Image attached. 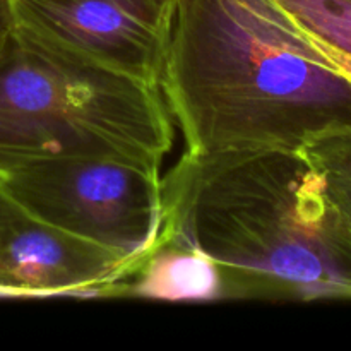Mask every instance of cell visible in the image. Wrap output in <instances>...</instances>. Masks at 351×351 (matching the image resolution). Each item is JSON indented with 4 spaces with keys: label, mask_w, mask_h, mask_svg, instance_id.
Listing matches in <instances>:
<instances>
[{
    "label": "cell",
    "mask_w": 351,
    "mask_h": 351,
    "mask_svg": "<svg viewBox=\"0 0 351 351\" xmlns=\"http://www.w3.org/2000/svg\"><path fill=\"white\" fill-rule=\"evenodd\" d=\"M160 91L185 153H298L351 129V82L278 0H173Z\"/></svg>",
    "instance_id": "1"
},
{
    "label": "cell",
    "mask_w": 351,
    "mask_h": 351,
    "mask_svg": "<svg viewBox=\"0 0 351 351\" xmlns=\"http://www.w3.org/2000/svg\"><path fill=\"white\" fill-rule=\"evenodd\" d=\"M161 194L160 245L211 259L223 298L351 300V240L300 153H184Z\"/></svg>",
    "instance_id": "2"
},
{
    "label": "cell",
    "mask_w": 351,
    "mask_h": 351,
    "mask_svg": "<svg viewBox=\"0 0 351 351\" xmlns=\"http://www.w3.org/2000/svg\"><path fill=\"white\" fill-rule=\"evenodd\" d=\"M173 122L161 91L96 67L14 26L0 55V175L58 156L161 170Z\"/></svg>",
    "instance_id": "3"
},
{
    "label": "cell",
    "mask_w": 351,
    "mask_h": 351,
    "mask_svg": "<svg viewBox=\"0 0 351 351\" xmlns=\"http://www.w3.org/2000/svg\"><path fill=\"white\" fill-rule=\"evenodd\" d=\"M38 218L143 264L161 243V170L115 158L58 156L0 175Z\"/></svg>",
    "instance_id": "4"
},
{
    "label": "cell",
    "mask_w": 351,
    "mask_h": 351,
    "mask_svg": "<svg viewBox=\"0 0 351 351\" xmlns=\"http://www.w3.org/2000/svg\"><path fill=\"white\" fill-rule=\"evenodd\" d=\"M16 26L82 62L160 89L173 0H12Z\"/></svg>",
    "instance_id": "5"
},
{
    "label": "cell",
    "mask_w": 351,
    "mask_h": 351,
    "mask_svg": "<svg viewBox=\"0 0 351 351\" xmlns=\"http://www.w3.org/2000/svg\"><path fill=\"white\" fill-rule=\"evenodd\" d=\"M141 266L38 218L0 184V297H119Z\"/></svg>",
    "instance_id": "6"
},
{
    "label": "cell",
    "mask_w": 351,
    "mask_h": 351,
    "mask_svg": "<svg viewBox=\"0 0 351 351\" xmlns=\"http://www.w3.org/2000/svg\"><path fill=\"white\" fill-rule=\"evenodd\" d=\"M119 297L168 302H209L223 298L219 267L195 250L160 245L137 269L122 281Z\"/></svg>",
    "instance_id": "7"
},
{
    "label": "cell",
    "mask_w": 351,
    "mask_h": 351,
    "mask_svg": "<svg viewBox=\"0 0 351 351\" xmlns=\"http://www.w3.org/2000/svg\"><path fill=\"white\" fill-rule=\"evenodd\" d=\"M298 153L319 173L326 199L351 240V129L311 137Z\"/></svg>",
    "instance_id": "8"
},
{
    "label": "cell",
    "mask_w": 351,
    "mask_h": 351,
    "mask_svg": "<svg viewBox=\"0 0 351 351\" xmlns=\"http://www.w3.org/2000/svg\"><path fill=\"white\" fill-rule=\"evenodd\" d=\"M300 26L351 53V0H278Z\"/></svg>",
    "instance_id": "9"
},
{
    "label": "cell",
    "mask_w": 351,
    "mask_h": 351,
    "mask_svg": "<svg viewBox=\"0 0 351 351\" xmlns=\"http://www.w3.org/2000/svg\"><path fill=\"white\" fill-rule=\"evenodd\" d=\"M308 34H311V40L312 43H314V47L317 48L319 53L324 57V60L328 62L336 72H339L346 81L351 82V53L341 50V48L338 47H332V45H329L328 41L321 40V38L315 36V34L311 33V31H308Z\"/></svg>",
    "instance_id": "10"
},
{
    "label": "cell",
    "mask_w": 351,
    "mask_h": 351,
    "mask_svg": "<svg viewBox=\"0 0 351 351\" xmlns=\"http://www.w3.org/2000/svg\"><path fill=\"white\" fill-rule=\"evenodd\" d=\"M14 26H16V14H14L12 0H0V55L5 50Z\"/></svg>",
    "instance_id": "11"
}]
</instances>
